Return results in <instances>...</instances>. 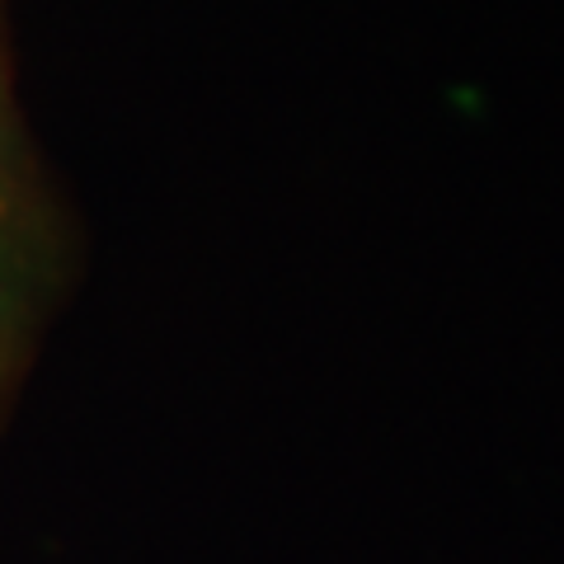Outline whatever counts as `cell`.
I'll use <instances>...</instances> for the list:
<instances>
[{
  "label": "cell",
  "mask_w": 564,
  "mask_h": 564,
  "mask_svg": "<svg viewBox=\"0 0 564 564\" xmlns=\"http://www.w3.org/2000/svg\"><path fill=\"white\" fill-rule=\"evenodd\" d=\"M52 263V217L29 155V137L14 109V66L0 0V404L24 362L29 329L39 315Z\"/></svg>",
  "instance_id": "1"
}]
</instances>
